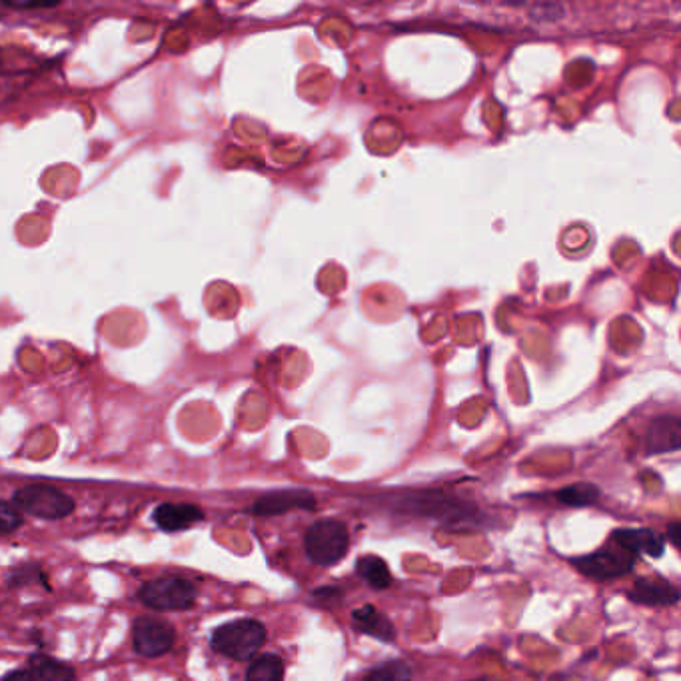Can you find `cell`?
I'll return each instance as SVG.
<instances>
[{
	"instance_id": "cell-1",
	"label": "cell",
	"mask_w": 681,
	"mask_h": 681,
	"mask_svg": "<svg viewBox=\"0 0 681 681\" xmlns=\"http://www.w3.org/2000/svg\"><path fill=\"white\" fill-rule=\"evenodd\" d=\"M388 506L396 512L414 514L434 518L452 528H480L488 522V516L482 514L476 506L442 496V494H406V496H388Z\"/></svg>"
},
{
	"instance_id": "cell-2",
	"label": "cell",
	"mask_w": 681,
	"mask_h": 681,
	"mask_svg": "<svg viewBox=\"0 0 681 681\" xmlns=\"http://www.w3.org/2000/svg\"><path fill=\"white\" fill-rule=\"evenodd\" d=\"M266 642V628L256 620H234L212 632L210 646L214 652L236 660L250 662Z\"/></svg>"
},
{
	"instance_id": "cell-3",
	"label": "cell",
	"mask_w": 681,
	"mask_h": 681,
	"mask_svg": "<svg viewBox=\"0 0 681 681\" xmlns=\"http://www.w3.org/2000/svg\"><path fill=\"white\" fill-rule=\"evenodd\" d=\"M304 548L312 564L320 568H330L348 554V528L338 520H318L306 530Z\"/></svg>"
},
{
	"instance_id": "cell-4",
	"label": "cell",
	"mask_w": 681,
	"mask_h": 681,
	"mask_svg": "<svg viewBox=\"0 0 681 681\" xmlns=\"http://www.w3.org/2000/svg\"><path fill=\"white\" fill-rule=\"evenodd\" d=\"M196 586L180 576H164L144 584L138 600L154 612H184L196 604Z\"/></svg>"
},
{
	"instance_id": "cell-5",
	"label": "cell",
	"mask_w": 681,
	"mask_h": 681,
	"mask_svg": "<svg viewBox=\"0 0 681 681\" xmlns=\"http://www.w3.org/2000/svg\"><path fill=\"white\" fill-rule=\"evenodd\" d=\"M12 506L18 512L22 510L24 514L50 522L68 518L76 508L74 500L68 494L44 484H32L16 490L12 496Z\"/></svg>"
},
{
	"instance_id": "cell-6",
	"label": "cell",
	"mask_w": 681,
	"mask_h": 681,
	"mask_svg": "<svg viewBox=\"0 0 681 681\" xmlns=\"http://www.w3.org/2000/svg\"><path fill=\"white\" fill-rule=\"evenodd\" d=\"M572 564L576 566V570L588 578L594 580H614V578H622L628 572H632L634 564H636V556L622 550L620 546L616 548H604L598 550L590 556L584 558H574Z\"/></svg>"
},
{
	"instance_id": "cell-7",
	"label": "cell",
	"mask_w": 681,
	"mask_h": 681,
	"mask_svg": "<svg viewBox=\"0 0 681 681\" xmlns=\"http://www.w3.org/2000/svg\"><path fill=\"white\" fill-rule=\"evenodd\" d=\"M174 642V628L160 618L142 616L132 624V646L142 658H160L172 650Z\"/></svg>"
},
{
	"instance_id": "cell-8",
	"label": "cell",
	"mask_w": 681,
	"mask_h": 681,
	"mask_svg": "<svg viewBox=\"0 0 681 681\" xmlns=\"http://www.w3.org/2000/svg\"><path fill=\"white\" fill-rule=\"evenodd\" d=\"M314 508H316V498L312 492L302 490V488H290V490H276V492L262 496L252 506V512L256 516L272 518V516L286 514L290 510H314Z\"/></svg>"
},
{
	"instance_id": "cell-9",
	"label": "cell",
	"mask_w": 681,
	"mask_h": 681,
	"mask_svg": "<svg viewBox=\"0 0 681 681\" xmlns=\"http://www.w3.org/2000/svg\"><path fill=\"white\" fill-rule=\"evenodd\" d=\"M612 542L620 546L622 550L638 556H650V558H662L666 550V538L658 534L656 530L648 528H622L612 534Z\"/></svg>"
},
{
	"instance_id": "cell-10",
	"label": "cell",
	"mask_w": 681,
	"mask_h": 681,
	"mask_svg": "<svg viewBox=\"0 0 681 681\" xmlns=\"http://www.w3.org/2000/svg\"><path fill=\"white\" fill-rule=\"evenodd\" d=\"M152 520L154 524L162 530V532H182L198 522L204 520V512L194 506V504H160L154 512H152Z\"/></svg>"
},
{
	"instance_id": "cell-11",
	"label": "cell",
	"mask_w": 681,
	"mask_h": 681,
	"mask_svg": "<svg viewBox=\"0 0 681 681\" xmlns=\"http://www.w3.org/2000/svg\"><path fill=\"white\" fill-rule=\"evenodd\" d=\"M628 598L644 606H676L680 602V590L670 582L638 578L634 588L628 592Z\"/></svg>"
},
{
	"instance_id": "cell-12",
	"label": "cell",
	"mask_w": 681,
	"mask_h": 681,
	"mask_svg": "<svg viewBox=\"0 0 681 681\" xmlns=\"http://www.w3.org/2000/svg\"><path fill=\"white\" fill-rule=\"evenodd\" d=\"M352 626H354L356 632L370 636L374 640L386 642V644L396 640L394 624L382 612H378L374 606H362V608L354 610L352 612Z\"/></svg>"
},
{
	"instance_id": "cell-13",
	"label": "cell",
	"mask_w": 681,
	"mask_h": 681,
	"mask_svg": "<svg viewBox=\"0 0 681 681\" xmlns=\"http://www.w3.org/2000/svg\"><path fill=\"white\" fill-rule=\"evenodd\" d=\"M681 424L676 416H664L650 424L646 448L650 454L676 452L680 448Z\"/></svg>"
},
{
	"instance_id": "cell-14",
	"label": "cell",
	"mask_w": 681,
	"mask_h": 681,
	"mask_svg": "<svg viewBox=\"0 0 681 681\" xmlns=\"http://www.w3.org/2000/svg\"><path fill=\"white\" fill-rule=\"evenodd\" d=\"M356 572L372 590H388L392 586L388 564L378 556H362L356 562Z\"/></svg>"
},
{
	"instance_id": "cell-15",
	"label": "cell",
	"mask_w": 681,
	"mask_h": 681,
	"mask_svg": "<svg viewBox=\"0 0 681 681\" xmlns=\"http://www.w3.org/2000/svg\"><path fill=\"white\" fill-rule=\"evenodd\" d=\"M28 668L42 681H76V672L64 662H58L46 654H34L28 660Z\"/></svg>"
},
{
	"instance_id": "cell-16",
	"label": "cell",
	"mask_w": 681,
	"mask_h": 681,
	"mask_svg": "<svg viewBox=\"0 0 681 681\" xmlns=\"http://www.w3.org/2000/svg\"><path fill=\"white\" fill-rule=\"evenodd\" d=\"M284 662L276 654H262L254 658L246 670V681H282Z\"/></svg>"
},
{
	"instance_id": "cell-17",
	"label": "cell",
	"mask_w": 681,
	"mask_h": 681,
	"mask_svg": "<svg viewBox=\"0 0 681 681\" xmlns=\"http://www.w3.org/2000/svg\"><path fill=\"white\" fill-rule=\"evenodd\" d=\"M556 498L570 508H586V506H594L600 500V488H596L594 484H572L566 486L564 490H560L556 494Z\"/></svg>"
},
{
	"instance_id": "cell-18",
	"label": "cell",
	"mask_w": 681,
	"mask_h": 681,
	"mask_svg": "<svg viewBox=\"0 0 681 681\" xmlns=\"http://www.w3.org/2000/svg\"><path fill=\"white\" fill-rule=\"evenodd\" d=\"M412 670L404 662H386L370 670L362 681H410Z\"/></svg>"
},
{
	"instance_id": "cell-19",
	"label": "cell",
	"mask_w": 681,
	"mask_h": 681,
	"mask_svg": "<svg viewBox=\"0 0 681 681\" xmlns=\"http://www.w3.org/2000/svg\"><path fill=\"white\" fill-rule=\"evenodd\" d=\"M22 514L8 502L0 500V534H10L22 526Z\"/></svg>"
},
{
	"instance_id": "cell-20",
	"label": "cell",
	"mask_w": 681,
	"mask_h": 681,
	"mask_svg": "<svg viewBox=\"0 0 681 681\" xmlns=\"http://www.w3.org/2000/svg\"><path fill=\"white\" fill-rule=\"evenodd\" d=\"M2 681H42L30 668H26V670H14V672H10V674H6L4 678H2Z\"/></svg>"
},
{
	"instance_id": "cell-21",
	"label": "cell",
	"mask_w": 681,
	"mask_h": 681,
	"mask_svg": "<svg viewBox=\"0 0 681 681\" xmlns=\"http://www.w3.org/2000/svg\"><path fill=\"white\" fill-rule=\"evenodd\" d=\"M680 532V522H674L672 526H670V534H668V540L674 544V546H680V542H678V534Z\"/></svg>"
}]
</instances>
